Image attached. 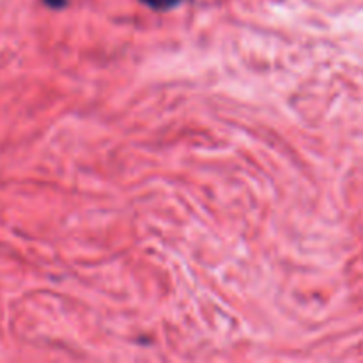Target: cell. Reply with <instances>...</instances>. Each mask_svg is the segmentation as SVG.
<instances>
[{"mask_svg": "<svg viewBox=\"0 0 363 363\" xmlns=\"http://www.w3.org/2000/svg\"><path fill=\"white\" fill-rule=\"evenodd\" d=\"M140 2H144L145 6L152 7V9H156V11H167V9H172V7H176L181 0H140Z\"/></svg>", "mask_w": 363, "mask_h": 363, "instance_id": "6da1fadb", "label": "cell"}, {"mask_svg": "<svg viewBox=\"0 0 363 363\" xmlns=\"http://www.w3.org/2000/svg\"><path fill=\"white\" fill-rule=\"evenodd\" d=\"M43 2H45L46 6L53 7V9H60V7L66 6L67 0H43Z\"/></svg>", "mask_w": 363, "mask_h": 363, "instance_id": "7a4b0ae2", "label": "cell"}]
</instances>
